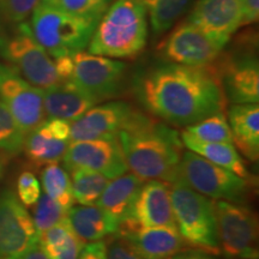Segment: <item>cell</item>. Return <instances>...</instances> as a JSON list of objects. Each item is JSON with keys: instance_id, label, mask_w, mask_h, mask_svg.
<instances>
[{"instance_id": "cell-1", "label": "cell", "mask_w": 259, "mask_h": 259, "mask_svg": "<svg viewBox=\"0 0 259 259\" xmlns=\"http://www.w3.org/2000/svg\"><path fill=\"white\" fill-rule=\"evenodd\" d=\"M134 92L145 111L173 126H189L225 112L219 74L209 66L168 63L138 74Z\"/></svg>"}, {"instance_id": "cell-2", "label": "cell", "mask_w": 259, "mask_h": 259, "mask_svg": "<svg viewBox=\"0 0 259 259\" xmlns=\"http://www.w3.org/2000/svg\"><path fill=\"white\" fill-rule=\"evenodd\" d=\"M126 163L143 180L179 179L183 142L177 130L135 111L118 135Z\"/></svg>"}, {"instance_id": "cell-3", "label": "cell", "mask_w": 259, "mask_h": 259, "mask_svg": "<svg viewBox=\"0 0 259 259\" xmlns=\"http://www.w3.org/2000/svg\"><path fill=\"white\" fill-rule=\"evenodd\" d=\"M149 22L137 0H115L97 22L88 52L112 59L138 56L145 48Z\"/></svg>"}, {"instance_id": "cell-4", "label": "cell", "mask_w": 259, "mask_h": 259, "mask_svg": "<svg viewBox=\"0 0 259 259\" xmlns=\"http://www.w3.org/2000/svg\"><path fill=\"white\" fill-rule=\"evenodd\" d=\"M170 185L174 220L184 242L208 254L221 252L215 202L177 180Z\"/></svg>"}, {"instance_id": "cell-5", "label": "cell", "mask_w": 259, "mask_h": 259, "mask_svg": "<svg viewBox=\"0 0 259 259\" xmlns=\"http://www.w3.org/2000/svg\"><path fill=\"white\" fill-rule=\"evenodd\" d=\"M97 22L40 3L31 14L34 37L52 58L73 56L88 48Z\"/></svg>"}, {"instance_id": "cell-6", "label": "cell", "mask_w": 259, "mask_h": 259, "mask_svg": "<svg viewBox=\"0 0 259 259\" xmlns=\"http://www.w3.org/2000/svg\"><path fill=\"white\" fill-rule=\"evenodd\" d=\"M0 54L32 85L42 90L61 83L56 60L36 41L30 25L18 23L12 32L0 35Z\"/></svg>"}, {"instance_id": "cell-7", "label": "cell", "mask_w": 259, "mask_h": 259, "mask_svg": "<svg viewBox=\"0 0 259 259\" xmlns=\"http://www.w3.org/2000/svg\"><path fill=\"white\" fill-rule=\"evenodd\" d=\"M178 180L210 199L242 204L248 199L250 185L253 184L190 150L181 156Z\"/></svg>"}, {"instance_id": "cell-8", "label": "cell", "mask_w": 259, "mask_h": 259, "mask_svg": "<svg viewBox=\"0 0 259 259\" xmlns=\"http://www.w3.org/2000/svg\"><path fill=\"white\" fill-rule=\"evenodd\" d=\"M220 247L229 259H258L257 215L242 203L215 202Z\"/></svg>"}, {"instance_id": "cell-9", "label": "cell", "mask_w": 259, "mask_h": 259, "mask_svg": "<svg viewBox=\"0 0 259 259\" xmlns=\"http://www.w3.org/2000/svg\"><path fill=\"white\" fill-rule=\"evenodd\" d=\"M72 59L73 69L70 80L97 102L119 95L127 69L125 63L84 51L73 54Z\"/></svg>"}, {"instance_id": "cell-10", "label": "cell", "mask_w": 259, "mask_h": 259, "mask_svg": "<svg viewBox=\"0 0 259 259\" xmlns=\"http://www.w3.org/2000/svg\"><path fill=\"white\" fill-rule=\"evenodd\" d=\"M0 101L27 136L46 118L44 90L29 83L10 65L0 64Z\"/></svg>"}, {"instance_id": "cell-11", "label": "cell", "mask_w": 259, "mask_h": 259, "mask_svg": "<svg viewBox=\"0 0 259 259\" xmlns=\"http://www.w3.org/2000/svg\"><path fill=\"white\" fill-rule=\"evenodd\" d=\"M38 242L32 218L11 190L0 193V259H21Z\"/></svg>"}, {"instance_id": "cell-12", "label": "cell", "mask_w": 259, "mask_h": 259, "mask_svg": "<svg viewBox=\"0 0 259 259\" xmlns=\"http://www.w3.org/2000/svg\"><path fill=\"white\" fill-rule=\"evenodd\" d=\"M63 158L66 170H94L109 180L128 170L118 137L71 142Z\"/></svg>"}, {"instance_id": "cell-13", "label": "cell", "mask_w": 259, "mask_h": 259, "mask_svg": "<svg viewBox=\"0 0 259 259\" xmlns=\"http://www.w3.org/2000/svg\"><path fill=\"white\" fill-rule=\"evenodd\" d=\"M223 47L189 22H183L161 44L160 53L167 61L187 66H210Z\"/></svg>"}, {"instance_id": "cell-14", "label": "cell", "mask_w": 259, "mask_h": 259, "mask_svg": "<svg viewBox=\"0 0 259 259\" xmlns=\"http://www.w3.org/2000/svg\"><path fill=\"white\" fill-rule=\"evenodd\" d=\"M240 0H197L187 22L223 48L241 28Z\"/></svg>"}, {"instance_id": "cell-15", "label": "cell", "mask_w": 259, "mask_h": 259, "mask_svg": "<svg viewBox=\"0 0 259 259\" xmlns=\"http://www.w3.org/2000/svg\"><path fill=\"white\" fill-rule=\"evenodd\" d=\"M144 227H177L171 206L170 187L166 181L151 179L143 184L131 216L119 227L118 232Z\"/></svg>"}, {"instance_id": "cell-16", "label": "cell", "mask_w": 259, "mask_h": 259, "mask_svg": "<svg viewBox=\"0 0 259 259\" xmlns=\"http://www.w3.org/2000/svg\"><path fill=\"white\" fill-rule=\"evenodd\" d=\"M216 72L227 101L258 103L259 64L253 53L245 52L227 58Z\"/></svg>"}, {"instance_id": "cell-17", "label": "cell", "mask_w": 259, "mask_h": 259, "mask_svg": "<svg viewBox=\"0 0 259 259\" xmlns=\"http://www.w3.org/2000/svg\"><path fill=\"white\" fill-rule=\"evenodd\" d=\"M134 112L127 102L122 101L94 106L79 119L71 122V142L118 137Z\"/></svg>"}, {"instance_id": "cell-18", "label": "cell", "mask_w": 259, "mask_h": 259, "mask_svg": "<svg viewBox=\"0 0 259 259\" xmlns=\"http://www.w3.org/2000/svg\"><path fill=\"white\" fill-rule=\"evenodd\" d=\"M71 143V122L50 118L25 138L23 150L35 166H46L63 160Z\"/></svg>"}, {"instance_id": "cell-19", "label": "cell", "mask_w": 259, "mask_h": 259, "mask_svg": "<svg viewBox=\"0 0 259 259\" xmlns=\"http://www.w3.org/2000/svg\"><path fill=\"white\" fill-rule=\"evenodd\" d=\"M116 234L143 259H171L185 245L177 227L122 229Z\"/></svg>"}, {"instance_id": "cell-20", "label": "cell", "mask_w": 259, "mask_h": 259, "mask_svg": "<svg viewBox=\"0 0 259 259\" xmlns=\"http://www.w3.org/2000/svg\"><path fill=\"white\" fill-rule=\"evenodd\" d=\"M143 184V179L135 176L134 173L126 171L122 176L109 180L100 196L96 205L102 209L109 221L115 225L118 229L131 216L136 199Z\"/></svg>"}, {"instance_id": "cell-21", "label": "cell", "mask_w": 259, "mask_h": 259, "mask_svg": "<svg viewBox=\"0 0 259 259\" xmlns=\"http://www.w3.org/2000/svg\"><path fill=\"white\" fill-rule=\"evenodd\" d=\"M94 97L72 80H65L44 90L45 114L72 122L97 105Z\"/></svg>"}, {"instance_id": "cell-22", "label": "cell", "mask_w": 259, "mask_h": 259, "mask_svg": "<svg viewBox=\"0 0 259 259\" xmlns=\"http://www.w3.org/2000/svg\"><path fill=\"white\" fill-rule=\"evenodd\" d=\"M228 125L233 144L252 162L259 158V107L258 103H232Z\"/></svg>"}, {"instance_id": "cell-23", "label": "cell", "mask_w": 259, "mask_h": 259, "mask_svg": "<svg viewBox=\"0 0 259 259\" xmlns=\"http://www.w3.org/2000/svg\"><path fill=\"white\" fill-rule=\"evenodd\" d=\"M183 145L187 150L199 155L211 163L233 171L238 177L252 181V176L247 170L244 160L231 143H210L192 137L184 130L180 135Z\"/></svg>"}, {"instance_id": "cell-24", "label": "cell", "mask_w": 259, "mask_h": 259, "mask_svg": "<svg viewBox=\"0 0 259 259\" xmlns=\"http://www.w3.org/2000/svg\"><path fill=\"white\" fill-rule=\"evenodd\" d=\"M67 219L73 232L83 241L103 240L106 236L116 234L118 228L109 221L99 205H77L67 211Z\"/></svg>"}, {"instance_id": "cell-25", "label": "cell", "mask_w": 259, "mask_h": 259, "mask_svg": "<svg viewBox=\"0 0 259 259\" xmlns=\"http://www.w3.org/2000/svg\"><path fill=\"white\" fill-rule=\"evenodd\" d=\"M147 12L155 35H161L176 24L187 11L192 0H137Z\"/></svg>"}, {"instance_id": "cell-26", "label": "cell", "mask_w": 259, "mask_h": 259, "mask_svg": "<svg viewBox=\"0 0 259 259\" xmlns=\"http://www.w3.org/2000/svg\"><path fill=\"white\" fill-rule=\"evenodd\" d=\"M41 183L45 193L59 203L67 211L74 204L71 179L66 169L56 163H48L41 173Z\"/></svg>"}, {"instance_id": "cell-27", "label": "cell", "mask_w": 259, "mask_h": 259, "mask_svg": "<svg viewBox=\"0 0 259 259\" xmlns=\"http://www.w3.org/2000/svg\"><path fill=\"white\" fill-rule=\"evenodd\" d=\"M70 173L72 176L71 186H72L74 203L79 205L96 204L109 179L97 171L82 169V168L70 170Z\"/></svg>"}, {"instance_id": "cell-28", "label": "cell", "mask_w": 259, "mask_h": 259, "mask_svg": "<svg viewBox=\"0 0 259 259\" xmlns=\"http://www.w3.org/2000/svg\"><path fill=\"white\" fill-rule=\"evenodd\" d=\"M185 131L192 137L210 143H231L233 144L232 132L225 112H219L206 116L202 120L186 126Z\"/></svg>"}, {"instance_id": "cell-29", "label": "cell", "mask_w": 259, "mask_h": 259, "mask_svg": "<svg viewBox=\"0 0 259 259\" xmlns=\"http://www.w3.org/2000/svg\"><path fill=\"white\" fill-rule=\"evenodd\" d=\"M27 135L0 101V155H17L23 150Z\"/></svg>"}, {"instance_id": "cell-30", "label": "cell", "mask_w": 259, "mask_h": 259, "mask_svg": "<svg viewBox=\"0 0 259 259\" xmlns=\"http://www.w3.org/2000/svg\"><path fill=\"white\" fill-rule=\"evenodd\" d=\"M113 0H41V3L67 14L100 21Z\"/></svg>"}, {"instance_id": "cell-31", "label": "cell", "mask_w": 259, "mask_h": 259, "mask_svg": "<svg viewBox=\"0 0 259 259\" xmlns=\"http://www.w3.org/2000/svg\"><path fill=\"white\" fill-rule=\"evenodd\" d=\"M34 221L37 235H40L52 226L57 225L61 220L67 218V210L59 203L48 197L46 193H41L40 198L34 204Z\"/></svg>"}, {"instance_id": "cell-32", "label": "cell", "mask_w": 259, "mask_h": 259, "mask_svg": "<svg viewBox=\"0 0 259 259\" xmlns=\"http://www.w3.org/2000/svg\"><path fill=\"white\" fill-rule=\"evenodd\" d=\"M40 3L41 0H0V15L8 23H22Z\"/></svg>"}, {"instance_id": "cell-33", "label": "cell", "mask_w": 259, "mask_h": 259, "mask_svg": "<svg viewBox=\"0 0 259 259\" xmlns=\"http://www.w3.org/2000/svg\"><path fill=\"white\" fill-rule=\"evenodd\" d=\"M18 199L24 206H31L37 202L41 196V186L36 177L31 171L21 173L17 180Z\"/></svg>"}, {"instance_id": "cell-34", "label": "cell", "mask_w": 259, "mask_h": 259, "mask_svg": "<svg viewBox=\"0 0 259 259\" xmlns=\"http://www.w3.org/2000/svg\"><path fill=\"white\" fill-rule=\"evenodd\" d=\"M84 247V241L76 233H72L63 244L42 248L48 259H77Z\"/></svg>"}, {"instance_id": "cell-35", "label": "cell", "mask_w": 259, "mask_h": 259, "mask_svg": "<svg viewBox=\"0 0 259 259\" xmlns=\"http://www.w3.org/2000/svg\"><path fill=\"white\" fill-rule=\"evenodd\" d=\"M107 255L108 259H143L120 238L115 239L107 246Z\"/></svg>"}, {"instance_id": "cell-36", "label": "cell", "mask_w": 259, "mask_h": 259, "mask_svg": "<svg viewBox=\"0 0 259 259\" xmlns=\"http://www.w3.org/2000/svg\"><path fill=\"white\" fill-rule=\"evenodd\" d=\"M77 259H108L107 244L103 240H99L84 245Z\"/></svg>"}, {"instance_id": "cell-37", "label": "cell", "mask_w": 259, "mask_h": 259, "mask_svg": "<svg viewBox=\"0 0 259 259\" xmlns=\"http://www.w3.org/2000/svg\"><path fill=\"white\" fill-rule=\"evenodd\" d=\"M241 27L253 24L259 18V0H240Z\"/></svg>"}, {"instance_id": "cell-38", "label": "cell", "mask_w": 259, "mask_h": 259, "mask_svg": "<svg viewBox=\"0 0 259 259\" xmlns=\"http://www.w3.org/2000/svg\"><path fill=\"white\" fill-rule=\"evenodd\" d=\"M171 259H213L210 257L208 253H204L200 251H187V252H179V253L174 255Z\"/></svg>"}, {"instance_id": "cell-39", "label": "cell", "mask_w": 259, "mask_h": 259, "mask_svg": "<svg viewBox=\"0 0 259 259\" xmlns=\"http://www.w3.org/2000/svg\"><path fill=\"white\" fill-rule=\"evenodd\" d=\"M21 259H48V257L37 242V244L32 246L30 250H29Z\"/></svg>"}, {"instance_id": "cell-40", "label": "cell", "mask_w": 259, "mask_h": 259, "mask_svg": "<svg viewBox=\"0 0 259 259\" xmlns=\"http://www.w3.org/2000/svg\"><path fill=\"white\" fill-rule=\"evenodd\" d=\"M4 166H5L4 160H3L2 155H0V180H2V178H3V173H4Z\"/></svg>"}]
</instances>
